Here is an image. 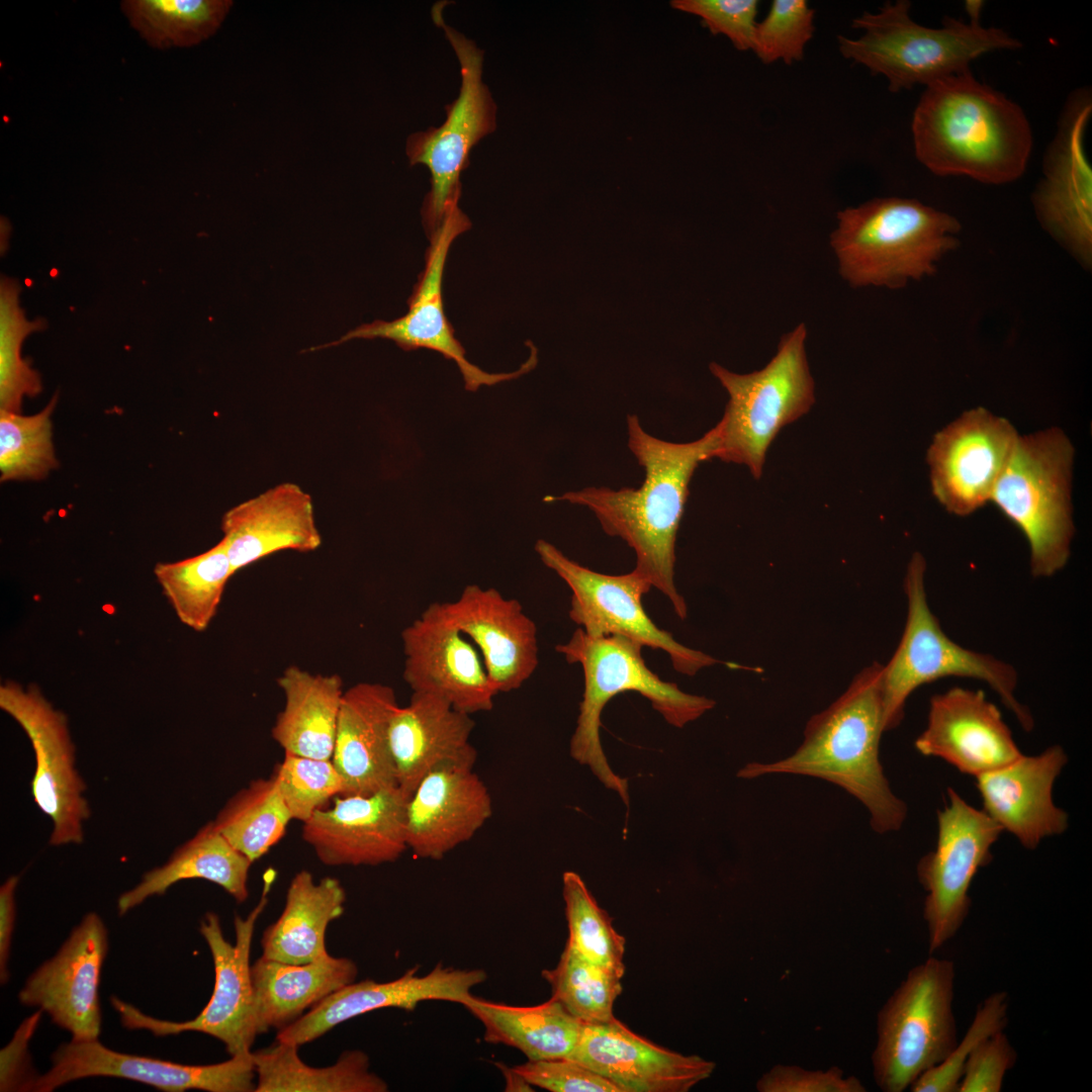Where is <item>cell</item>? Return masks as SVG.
<instances>
[{
	"label": "cell",
	"mask_w": 1092,
	"mask_h": 1092,
	"mask_svg": "<svg viewBox=\"0 0 1092 1092\" xmlns=\"http://www.w3.org/2000/svg\"><path fill=\"white\" fill-rule=\"evenodd\" d=\"M401 642L402 677L412 693L439 697L469 715L493 708L497 693L479 650L446 618L439 602L401 631Z\"/></svg>",
	"instance_id": "obj_21"
},
{
	"label": "cell",
	"mask_w": 1092,
	"mask_h": 1092,
	"mask_svg": "<svg viewBox=\"0 0 1092 1092\" xmlns=\"http://www.w3.org/2000/svg\"><path fill=\"white\" fill-rule=\"evenodd\" d=\"M154 573L180 622L203 632L216 615L235 571L221 539L201 554L156 564Z\"/></svg>",
	"instance_id": "obj_38"
},
{
	"label": "cell",
	"mask_w": 1092,
	"mask_h": 1092,
	"mask_svg": "<svg viewBox=\"0 0 1092 1092\" xmlns=\"http://www.w3.org/2000/svg\"><path fill=\"white\" fill-rule=\"evenodd\" d=\"M492 810L489 791L473 767H438L424 777L407 799V848L417 857L440 860L470 840Z\"/></svg>",
	"instance_id": "obj_28"
},
{
	"label": "cell",
	"mask_w": 1092,
	"mask_h": 1092,
	"mask_svg": "<svg viewBox=\"0 0 1092 1092\" xmlns=\"http://www.w3.org/2000/svg\"><path fill=\"white\" fill-rule=\"evenodd\" d=\"M830 246L851 287H904L936 271L958 244L960 221L916 199L874 198L837 212Z\"/></svg>",
	"instance_id": "obj_4"
},
{
	"label": "cell",
	"mask_w": 1092,
	"mask_h": 1092,
	"mask_svg": "<svg viewBox=\"0 0 1092 1092\" xmlns=\"http://www.w3.org/2000/svg\"><path fill=\"white\" fill-rule=\"evenodd\" d=\"M925 573V558L914 552L904 577L907 599L904 631L891 659L883 665L885 732L902 722L906 701L916 689L948 676L985 682L1021 728L1031 731L1034 726L1031 712L1016 697L1018 673L1014 666L991 654L965 648L945 634L929 607Z\"/></svg>",
	"instance_id": "obj_7"
},
{
	"label": "cell",
	"mask_w": 1092,
	"mask_h": 1092,
	"mask_svg": "<svg viewBox=\"0 0 1092 1092\" xmlns=\"http://www.w3.org/2000/svg\"><path fill=\"white\" fill-rule=\"evenodd\" d=\"M552 997L581 1024L612 1020L613 1007L622 992L621 977L597 965L566 945L556 967L542 971Z\"/></svg>",
	"instance_id": "obj_41"
},
{
	"label": "cell",
	"mask_w": 1092,
	"mask_h": 1092,
	"mask_svg": "<svg viewBox=\"0 0 1092 1092\" xmlns=\"http://www.w3.org/2000/svg\"><path fill=\"white\" fill-rule=\"evenodd\" d=\"M231 0H124L122 13L152 48L166 50L196 46L214 34Z\"/></svg>",
	"instance_id": "obj_40"
},
{
	"label": "cell",
	"mask_w": 1092,
	"mask_h": 1092,
	"mask_svg": "<svg viewBox=\"0 0 1092 1092\" xmlns=\"http://www.w3.org/2000/svg\"><path fill=\"white\" fill-rule=\"evenodd\" d=\"M41 1012L38 1009L26 1018L15 1031L11 1041L1 1050L0 1090L2 1092L29 1091L36 1077L30 1068L28 1043L38 1025Z\"/></svg>",
	"instance_id": "obj_52"
},
{
	"label": "cell",
	"mask_w": 1092,
	"mask_h": 1092,
	"mask_svg": "<svg viewBox=\"0 0 1092 1092\" xmlns=\"http://www.w3.org/2000/svg\"><path fill=\"white\" fill-rule=\"evenodd\" d=\"M643 646L616 634L592 636L577 628L566 643L555 649L569 664H579L584 690L576 727L570 740V754L587 765L609 789L628 804V783L610 767L600 739L601 714L616 695L637 692L670 725L681 728L704 715L715 702L704 696L685 693L674 682L662 680L645 663Z\"/></svg>",
	"instance_id": "obj_5"
},
{
	"label": "cell",
	"mask_w": 1092,
	"mask_h": 1092,
	"mask_svg": "<svg viewBox=\"0 0 1092 1092\" xmlns=\"http://www.w3.org/2000/svg\"><path fill=\"white\" fill-rule=\"evenodd\" d=\"M19 882L18 876L9 877L0 888V980L6 984L9 978L7 962L9 959L11 940L15 924L16 903L15 891Z\"/></svg>",
	"instance_id": "obj_53"
},
{
	"label": "cell",
	"mask_w": 1092,
	"mask_h": 1092,
	"mask_svg": "<svg viewBox=\"0 0 1092 1092\" xmlns=\"http://www.w3.org/2000/svg\"><path fill=\"white\" fill-rule=\"evenodd\" d=\"M814 16L806 0H774L763 20L757 21L752 51L764 64L802 61L815 31Z\"/></svg>",
	"instance_id": "obj_46"
},
{
	"label": "cell",
	"mask_w": 1092,
	"mask_h": 1092,
	"mask_svg": "<svg viewBox=\"0 0 1092 1092\" xmlns=\"http://www.w3.org/2000/svg\"><path fill=\"white\" fill-rule=\"evenodd\" d=\"M57 398L31 416L0 410L1 481L38 480L57 468L51 418Z\"/></svg>",
	"instance_id": "obj_43"
},
{
	"label": "cell",
	"mask_w": 1092,
	"mask_h": 1092,
	"mask_svg": "<svg viewBox=\"0 0 1092 1092\" xmlns=\"http://www.w3.org/2000/svg\"><path fill=\"white\" fill-rule=\"evenodd\" d=\"M1017 1054L1004 1030L981 1040L970 1054L957 1092H1000Z\"/></svg>",
	"instance_id": "obj_49"
},
{
	"label": "cell",
	"mask_w": 1092,
	"mask_h": 1092,
	"mask_svg": "<svg viewBox=\"0 0 1092 1092\" xmlns=\"http://www.w3.org/2000/svg\"><path fill=\"white\" fill-rule=\"evenodd\" d=\"M460 1004L481 1022L486 1042L515 1048L529 1061L569 1058L582 1025L553 997L524 1007L469 994Z\"/></svg>",
	"instance_id": "obj_36"
},
{
	"label": "cell",
	"mask_w": 1092,
	"mask_h": 1092,
	"mask_svg": "<svg viewBox=\"0 0 1092 1092\" xmlns=\"http://www.w3.org/2000/svg\"><path fill=\"white\" fill-rule=\"evenodd\" d=\"M562 883L569 930L567 943L586 960L623 977L624 936L613 927L612 918L599 906L578 874L565 872Z\"/></svg>",
	"instance_id": "obj_44"
},
{
	"label": "cell",
	"mask_w": 1092,
	"mask_h": 1092,
	"mask_svg": "<svg viewBox=\"0 0 1092 1092\" xmlns=\"http://www.w3.org/2000/svg\"><path fill=\"white\" fill-rule=\"evenodd\" d=\"M983 6V1H966L965 8L969 15V22L980 23V16Z\"/></svg>",
	"instance_id": "obj_55"
},
{
	"label": "cell",
	"mask_w": 1092,
	"mask_h": 1092,
	"mask_svg": "<svg viewBox=\"0 0 1092 1092\" xmlns=\"http://www.w3.org/2000/svg\"><path fill=\"white\" fill-rule=\"evenodd\" d=\"M670 5L699 16L712 34H724L737 50H752L758 1L673 0Z\"/></svg>",
	"instance_id": "obj_48"
},
{
	"label": "cell",
	"mask_w": 1092,
	"mask_h": 1092,
	"mask_svg": "<svg viewBox=\"0 0 1092 1092\" xmlns=\"http://www.w3.org/2000/svg\"><path fill=\"white\" fill-rule=\"evenodd\" d=\"M277 682L285 704L271 729L272 738L285 752L332 759L345 692L341 676L290 665Z\"/></svg>",
	"instance_id": "obj_33"
},
{
	"label": "cell",
	"mask_w": 1092,
	"mask_h": 1092,
	"mask_svg": "<svg viewBox=\"0 0 1092 1092\" xmlns=\"http://www.w3.org/2000/svg\"><path fill=\"white\" fill-rule=\"evenodd\" d=\"M272 882L273 879L265 881L258 904L246 918L235 917L234 944L225 939L217 914L207 912L201 919L199 931L212 957L214 986L209 1001L197 1016L183 1022L157 1019L112 996L111 1005L118 1012L122 1025L128 1029H144L157 1036L202 1032L220 1040L231 1057L252 1053L251 1048L259 1034L250 952L256 922L267 906Z\"/></svg>",
	"instance_id": "obj_12"
},
{
	"label": "cell",
	"mask_w": 1092,
	"mask_h": 1092,
	"mask_svg": "<svg viewBox=\"0 0 1092 1092\" xmlns=\"http://www.w3.org/2000/svg\"><path fill=\"white\" fill-rule=\"evenodd\" d=\"M298 1045L276 1041L252 1052L256 1092H386L387 1083L370 1071L362 1051L344 1052L329 1067H310L301 1061Z\"/></svg>",
	"instance_id": "obj_37"
},
{
	"label": "cell",
	"mask_w": 1092,
	"mask_h": 1092,
	"mask_svg": "<svg viewBox=\"0 0 1092 1092\" xmlns=\"http://www.w3.org/2000/svg\"><path fill=\"white\" fill-rule=\"evenodd\" d=\"M1018 436L1009 420L983 406L939 430L926 461L932 494L944 510L967 517L990 502Z\"/></svg>",
	"instance_id": "obj_18"
},
{
	"label": "cell",
	"mask_w": 1092,
	"mask_h": 1092,
	"mask_svg": "<svg viewBox=\"0 0 1092 1092\" xmlns=\"http://www.w3.org/2000/svg\"><path fill=\"white\" fill-rule=\"evenodd\" d=\"M883 664L859 671L846 691L807 723L802 744L772 762H749L742 779L796 775L832 783L859 801L880 834L901 829L907 806L895 795L880 760L884 728Z\"/></svg>",
	"instance_id": "obj_3"
},
{
	"label": "cell",
	"mask_w": 1092,
	"mask_h": 1092,
	"mask_svg": "<svg viewBox=\"0 0 1092 1092\" xmlns=\"http://www.w3.org/2000/svg\"><path fill=\"white\" fill-rule=\"evenodd\" d=\"M914 746L974 778L1022 754L997 706L984 692L962 687L930 698L926 726Z\"/></svg>",
	"instance_id": "obj_23"
},
{
	"label": "cell",
	"mask_w": 1092,
	"mask_h": 1092,
	"mask_svg": "<svg viewBox=\"0 0 1092 1092\" xmlns=\"http://www.w3.org/2000/svg\"><path fill=\"white\" fill-rule=\"evenodd\" d=\"M471 226L469 218L454 203L448 210L441 226L430 237L426 264L414 291L408 298V310L390 322L375 321L349 331L338 341L309 348L315 351L341 345L354 339H387L405 351L429 349L453 360L458 366L465 388L475 391L481 385H493L515 379L534 368L537 352L532 346L529 359L516 371L489 373L470 363L465 350L455 338L454 330L444 310L442 282L449 249L454 240Z\"/></svg>",
	"instance_id": "obj_16"
},
{
	"label": "cell",
	"mask_w": 1092,
	"mask_h": 1092,
	"mask_svg": "<svg viewBox=\"0 0 1092 1092\" xmlns=\"http://www.w3.org/2000/svg\"><path fill=\"white\" fill-rule=\"evenodd\" d=\"M513 1069L531 1086L551 1092H621L609 1080L568 1058L528 1060Z\"/></svg>",
	"instance_id": "obj_50"
},
{
	"label": "cell",
	"mask_w": 1092,
	"mask_h": 1092,
	"mask_svg": "<svg viewBox=\"0 0 1092 1092\" xmlns=\"http://www.w3.org/2000/svg\"><path fill=\"white\" fill-rule=\"evenodd\" d=\"M807 328L800 323L785 334L770 361L760 370L738 374L713 362L712 374L729 399L715 426L714 458L747 466L755 479L763 471L767 449L786 425L807 414L815 402L805 342Z\"/></svg>",
	"instance_id": "obj_9"
},
{
	"label": "cell",
	"mask_w": 1092,
	"mask_h": 1092,
	"mask_svg": "<svg viewBox=\"0 0 1092 1092\" xmlns=\"http://www.w3.org/2000/svg\"><path fill=\"white\" fill-rule=\"evenodd\" d=\"M1068 762L1058 744L976 777L982 810L1027 849L1069 827L1068 813L1053 799V788Z\"/></svg>",
	"instance_id": "obj_26"
},
{
	"label": "cell",
	"mask_w": 1092,
	"mask_h": 1092,
	"mask_svg": "<svg viewBox=\"0 0 1092 1092\" xmlns=\"http://www.w3.org/2000/svg\"><path fill=\"white\" fill-rule=\"evenodd\" d=\"M419 967L389 982L364 980L348 984L315 1004L301 1017L278 1030L276 1040L302 1045L315 1040L351 1018L382 1008L413 1011L422 1001L460 1004L471 989L485 982L481 969L459 970L437 965L425 976Z\"/></svg>",
	"instance_id": "obj_25"
},
{
	"label": "cell",
	"mask_w": 1092,
	"mask_h": 1092,
	"mask_svg": "<svg viewBox=\"0 0 1092 1092\" xmlns=\"http://www.w3.org/2000/svg\"><path fill=\"white\" fill-rule=\"evenodd\" d=\"M497 1066L504 1072L506 1078V1091H532V1089H529L531 1085L513 1068H508L503 1064H497Z\"/></svg>",
	"instance_id": "obj_54"
},
{
	"label": "cell",
	"mask_w": 1092,
	"mask_h": 1092,
	"mask_svg": "<svg viewBox=\"0 0 1092 1092\" xmlns=\"http://www.w3.org/2000/svg\"><path fill=\"white\" fill-rule=\"evenodd\" d=\"M356 964L328 954L295 965L261 957L251 967L258 1034L291 1024L327 996L351 984Z\"/></svg>",
	"instance_id": "obj_32"
},
{
	"label": "cell",
	"mask_w": 1092,
	"mask_h": 1092,
	"mask_svg": "<svg viewBox=\"0 0 1092 1092\" xmlns=\"http://www.w3.org/2000/svg\"><path fill=\"white\" fill-rule=\"evenodd\" d=\"M20 286L2 277L0 283V410L21 413L25 396L41 391L38 373L21 357V346L31 333L44 328L43 320L28 321L19 305Z\"/></svg>",
	"instance_id": "obj_42"
},
{
	"label": "cell",
	"mask_w": 1092,
	"mask_h": 1092,
	"mask_svg": "<svg viewBox=\"0 0 1092 1092\" xmlns=\"http://www.w3.org/2000/svg\"><path fill=\"white\" fill-rule=\"evenodd\" d=\"M1092 113L1087 88L1073 92L1046 150L1032 204L1043 229L1082 265L1092 263V168L1085 131Z\"/></svg>",
	"instance_id": "obj_17"
},
{
	"label": "cell",
	"mask_w": 1092,
	"mask_h": 1092,
	"mask_svg": "<svg viewBox=\"0 0 1092 1092\" xmlns=\"http://www.w3.org/2000/svg\"><path fill=\"white\" fill-rule=\"evenodd\" d=\"M252 863L210 821L180 845L163 866L144 874L135 887L118 897V915H125L150 897L164 895L180 881L192 879L216 884L238 903H243L249 897Z\"/></svg>",
	"instance_id": "obj_35"
},
{
	"label": "cell",
	"mask_w": 1092,
	"mask_h": 1092,
	"mask_svg": "<svg viewBox=\"0 0 1092 1092\" xmlns=\"http://www.w3.org/2000/svg\"><path fill=\"white\" fill-rule=\"evenodd\" d=\"M907 0L886 2L878 12L852 19L862 30L857 38L837 37L841 55L887 78L889 90L899 92L930 84L970 70L980 56L1022 44L1007 31L945 17L940 27L923 26L910 16Z\"/></svg>",
	"instance_id": "obj_6"
},
{
	"label": "cell",
	"mask_w": 1092,
	"mask_h": 1092,
	"mask_svg": "<svg viewBox=\"0 0 1092 1092\" xmlns=\"http://www.w3.org/2000/svg\"><path fill=\"white\" fill-rule=\"evenodd\" d=\"M535 551L571 589L569 618L588 635H621L643 647L662 650L673 668L686 675L718 663L709 654L678 643L655 625L642 605V597L652 584L637 569L618 575L598 572L571 560L545 540L536 542Z\"/></svg>",
	"instance_id": "obj_13"
},
{
	"label": "cell",
	"mask_w": 1092,
	"mask_h": 1092,
	"mask_svg": "<svg viewBox=\"0 0 1092 1092\" xmlns=\"http://www.w3.org/2000/svg\"><path fill=\"white\" fill-rule=\"evenodd\" d=\"M221 531L235 573L279 551H314L323 541L311 496L291 482L277 484L226 511Z\"/></svg>",
	"instance_id": "obj_30"
},
{
	"label": "cell",
	"mask_w": 1092,
	"mask_h": 1092,
	"mask_svg": "<svg viewBox=\"0 0 1092 1092\" xmlns=\"http://www.w3.org/2000/svg\"><path fill=\"white\" fill-rule=\"evenodd\" d=\"M108 950V931L95 912L73 928L58 952L41 964L18 993L22 1005L38 1007L72 1039H98L102 1015L98 989Z\"/></svg>",
	"instance_id": "obj_20"
},
{
	"label": "cell",
	"mask_w": 1092,
	"mask_h": 1092,
	"mask_svg": "<svg viewBox=\"0 0 1092 1092\" xmlns=\"http://www.w3.org/2000/svg\"><path fill=\"white\" fill-rule=\"evenodd\" d=\"M1074 455L1058 427L1019 435L990 497L1025 537L1033 577L1055 575L1071 555Z\"/></svg>",
	"instance_id": "obj_8"
},
{
	"label": "cell",
	"mask_w": 1092,
	"mask_h": 1092,
	"mask_svg": "<svg viewBox=\"0 0 1092 1092\" xmlns=\"http://www.w3.org/2000/svg\"><path fill=\"white\" fill-rule=\"evenodd\" d=\"M1002 832L982 809L947 789V802L937 811L935 847L916 867L926 893L923 919L929 954L951 939L966 921L972 905V882L978 871L992 861V847Z\"/></svg>",
	"instance_id": "obj_14"
},
{
	"label": "cell",
	"mask_w": 1092,
	"mask_h": 1092,
	"mask_svg": "<svg viewBox=\"0 0 1092 1092\" xmlns=\"http://www.w3.org/2000/svg\"><path fill=\"white\" fill-rule=\"evenodd\" d=\"M440 607L479 650L497 694L520 689L534 673L539 662L537 628L518 600L472 583Z\"/></svg>",
	"instance_id": "obj_27"
},
{
	"label": "cell",
	"mask_w": 1092,
	"mask_h": 1092,
	"mask_svg": "<svg viewBox=\"0 0 1092 1092\" xmlns=\"http://www.w3.org/2000/svg\"><path fill=\"white\" fill-rule=\"evenodd\" d=\"M911 127L917 160L939 176L1009 183L1022 176L1032 151L1022 108L971 70L927 86Z\"/></svg>",
	"instance_id": "obj_2"
},
{
	"label": "cell",
	"mask_w": 1092,
	"mask_h": 1092,
	"mask_svg": "<svg viewBox=\"0 0 1092 1092\" xmlns=\"http://www.w3.org/2000/svg\"><path fill=\"white\" fill-rule=\"evenodd\" d=\"M292 818L307 821L328 801L344 794V782L332 759L285 752L273 774Z\"/></svg>",
	"instance_id": "obj_45"
},
{
	"label": "cell",
	"mask_w": 1092,
	"mask_h": 1092,
	"mask_svg": "<svg viewBox=\"0 0 1092 1092\" xmlns=\"http://www.w3.org/2000/svg\"><path fill=\"white\" fill-rule=\"evenodd\" d=\"M292 815L274 776L257 779L235 794L212 821L216 830L252 862L285 834Z\"/></svg>",
	"instance_id": "obj_39"
},
{
	"label": "cell",
	"mask_w": 1092,
	"mask_h": 1092,
	"mask_svg": "<svg viewBox=\"0 0 1092 1092\" xmlns=\"http://www.w3.org/2000/svg\"><path fill=\"white\" fill-rule=\"evenodd\" d=\"M398 706L387 685L359 682L344 692L332 757L344 782L343 796L397 787L389 726Z\"/></svg>",
	"instance_id": "obj_31"
},
{
	"label": "cell",
	"mask_w": 1092,
	"mask_h": 1092,
	"mask_svg": "<svg viewBox=\"0 0 1092 1092\" xmlns=\"http://www.w3.org/2000/svg\"><path fill=\"white\" fill-rule=\"evenodd\" d=\"M445 5V2L436 3L432 17L443 29L458 58L461 68L459 95L446 105L447 117L440 126L412 133L405 146L411 165L423 164L431 174V190L422 208L429 237L441 226L449 208L459 201L460 174L469 165L471 149L496 126V106L481 80L483 52L444 21Z\"/></svg>",
	"instance_id": "obj_11"
},
{
	"label": "cell",
	"mask_w": 1092,
	"mask_h": 1092,
	"mask_svg": "<svg viewBox=\"0 0 1092 1092\" xmlns=\"http://www.w3.org/2000/svg\"><path fill=\"white\" fill-rule=\"evenodd\" d=\"M406 802L398 787L341 796L303 822L302 838L327 866L393 862L407 849Z\"/></svg>",
	"instance_id": "obj_22"
},
{
	"label": "cell",
	"mask_w": 1092,
	"mask_h": 1092,
	"mask_svg": "<svg viewBox=\"0 0 1092 1092\" xmlns=\"http://www.w3.org/2000/svg\"><path fill=\"white\" fill-rule=\"evenodd\" d=\"M0 708L20 725L31 743L35 758L31 794L52 821L49 843L81 844L91 809L84 796L86 783L76 767L67 716L38 688L24 689L14 681L0 687Z\"/></svg>",
	"instance_id": "obj_15"
},
{
	"label": "cell",
	"mask_w": 1092,
	"mask_h": 1092,
	"mask_svg": "<svg viewBox=\"0 0 1092 1092\" xmlns=\"http://www.w3.org/2000/svg\"><path fill=\"white\" fill-rule=\"evenodd\" d=\"M759 1092H866L854 1076H845L838 1067L807 1070L795 1065L774 1066L756 1083Z\"/></svg>",
	"instance_id": "obj_51"
},
{
	"label": "cell",
	"mask_w": 1092,
	"mask_h": 1092,
	"mask_svg": "<svg viewBox=\"0 0 1092 1092\" xmlns=\"http://www.w3.org/2000/svg\"><path fill=\"white\" fill-rule=\"evenodd\" d=\"M954 977L951 960L930 957L908 972L878 1012L872 1063L882 1091H905L957 1044Z\"/></svg>",
	"instance_id": "obj_10"
},
{
	"label": "cell",
	"mask_w": 1092,
	"mask_h": 1092,
	"mask_svg": "<svg viewBox=\"0 0 1092 1092\" xmlns=\"http://www.w3.org/2000/svg\"><path fill=\"white\" fill-rule=\"evenodd\" d=\"M1008 994L997 991L977 1007L973 1021L961 1040L937 1066L919 1076L909 1087L912 1092H957L965 1064L984 1038L1007 1025Z\"/></svg>",
	"instance_id": "obj_47"
},
{
	"label": "cell",
	"mask_w": 1092,
	"mask_h": 1092,
	"mask_svg": "<svg viewBox=\"0 0 1092 1092\" xmlns=\"http://www.w3.org/2000/svg\"><path fill=\"white\" fill-rule=\"evenodd\" d=\"M89 1077L123 1078L166 1092H251L256 1087L252 1053L218 1064L184 1065L115 1052L98 1039H72L54 1052L51 1069L35 1077L29 1091L52 1092Z\"/></svg>",
	"instance_id": "obj_19"
},
{
	"label": "cell",
	"mask_w": 1092,
	"mask_h": 1092,
	"mask_svg": "<svg viewBox=\"0 0 1092 1092\" xmlns=\"http://www.w3.org/2000/svg\"><path fill=\"white\" fill-rule=\"evenodd\" d=\"M568 1059L609 1080L621 1092H688L708 1079L716 1067L700 1056L657 1045L615 1017L582 1024Z\"/></svg>",
	"instance_id": "obj_24"
},
{
	"label": "cell",
	"mask_w": 1092,
	"mask_h": 1092,
	"mask_svg": "<svg viewBox=\"0 0 1092 1092\" xmlns=\"http://www.w3.org/2000/svg\"><path fill=\"white\" fill-rule=\"evenodd\" d=\"M346 892L340 881L325 877L315 882L305 870L291 880L284 909L263 932V957L301 965L329 954L326 931L344 912Z\"/></svg>",
	"instance_id": "obj_34"
},
{
	"label": "cell",
	"mask_w": 1092,
	"mask_h": 1092,
	"mask_svg": "<svg viewBox=\"0 0 1092 1092\" xmlns=\"http://www.w3.org/2000/svg\"><path fill=\"white\" fill-rule=\"evenodd\" d=\"M474 727L472 715L430 694L412 693L408 703L396 708L389 746L396 785L407 799L438 767H474L477 751L470 741Z\"/></svg>",
	"instance_id": "obj_29"
},
{
	"label": "cell",
	"mask_w": 1092,
	"mask_h": 1092,
	"mask_svg": "<svg viewBox=\"0 0 1092 1092\" xmlns=\"http://www.w3.org/2000/svg\"><path fill=\"white\" fill-rule=\"evenodd\" d=\"M627 431L628 447L645 473L638 488L589 486L543 500H566L589 509L607 535L621 538L634 550L635 569L669 600L684 620L688 607L674 583L676 535L693 474L700 463L714 458L717 431L714 427L698 440L673 443L647 433L636 415L627 416Z\"/></svg>",
	"instance_id": "obj_1"
}]
</instances>
